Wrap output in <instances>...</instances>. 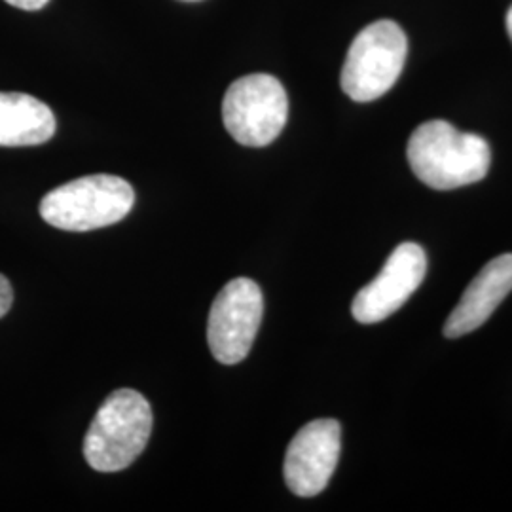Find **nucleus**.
I'll use <instances>...</instances> for the list:
<instances>
[{
    "instance_id": "1",
    "label": "nucleus",
    "mask_w": 512,
    "mask_h": 512,
    "mask_svg": "<svg viewBox=\"0 0 512 512\" xmlns=\"http://www.w3.org/2000/svg\"><path fill=\"white\" fill-rule=\"evenodd\" d=\"M406 156L421 183L435 190L478 183L492 164V150L484 137L459 131L444 120L421 124L408 141Z\"/></svg>"
},
{
    "instance_id": "2",
    "label": "nucleus",
    "mask_w": 512,
    "mask_h": 512,
    "mask_svg": "<svg viewBox=\"0 0 512 512\" xmlns=\"http://www.w3.org/2000/svg\"><path fill=\"white\" fill-rule=\"evenodd\" d=\"M152 408L133 389H118L97 410L84 439V458L99 473H118L143 454L152 433Z\"/></svg>"
},
{
    "instance_id": "3",
    "label": "nucleus",
    "mask_w": 512,
    "mask_h": 512,
    "mask_svg": "<svg viewBox=\"0 0 512 512\" xmlns=\"http://www.w3.org/2000/svg\"><path fill=\"white\" fill-rule=\"evenodd\" d=\"M135 205L133 186L116 175H88L61 184L40 202V217L67 232H90L126 219Z\"/></svg>"
},
{
    "instance_id": "4",
    "label": "nucleus",
    "mask_w": 512,
    "mask_h": 512,
    "mask_svg": "<svg viewBox=\"0 0 512 512\" xmlns=\"http://www.w3.org/2000/svg\"><path fill=\"white\" fill-rule=\"evenodd\" d=\"M408 40L399 23L380 19L365 27L349 46L340 76L342 90L357 103H370L389 92L403 73Z\"/></svg>"
},
{
    "instance_id": "5",
    "label": "nucleus",
    "mask_w": 512,
    "mask_h": 512,
    "mask_svg": "<svg viewBox=\"0 0 512 512\" xmlns=\"http://www.w3.org/2000/svg\"><path fill=\"white\" fill-rule=\"evenodd\" d=\"M222 118L228 133L243 147L274 143L289 118V97L272 74H247L224 95Z\"/></svg>"
},
{
    "instance_id": "6",
    "label": "nucleus",
    "mask_w": 512,
    "mask_h": 512,
    "mask_svg": "<svg viewBox=\"0 0 512 512\" xmlns=\"http://www.w3.org/2000/svg\"><path fill=\"white\" fill-rule=\"evenodd\" d=\"M264 315L262 291L253 279H232L215 298L209 323L207 344L222 365H238L255 344Z\"/></svg>"
},
{
    "instance_id": "7",
    "label": "nucleus",
    "mask_w": 512,
    "mask_h": 512,
    "mask_svg": "<svg viewBox=\"0 0 512 512\" xmlns=\"http://www.w3.org/2000/svg\"><path fill=\"white\" fill-rule=\"evenodd\" d=\"M427 272V256L418 243H401L376 275L353 298L351 313L363 325L380 323L401 310L418 291Z\"/></svg>"
},
{
    "instance_id": "8",
    "label": "nucleus",
    "mask_w": 512,
    "mask_h": 512,
    "mask_svg": "<svg viewBox=\"0 0 512 512\" xmlns=\"http://www.w3.org/2000/svg\"><path fill=\"white\" fill-rule=\"evenodd\" d=\"M342 450V427L336 420H315L304 425L291 440L283 475L298 497L319 495L336 471Z\"/></svg>"
},
{
    "instance_id": "9",
    "label": "nucleus",
    "mask_w": 512,
    "mask_h": 512,
    "mask_svg": "<svg viewBox=\"0 0 512 512\" xmlns=\"http://www.w3.org/2000/svg\"><path fill=\"white\" fill-rule=\"evenodd\" d=\"M509 293H512L511 253L497 256L480 270L465 289L456 310L446 319L444 336L459 338L480 329Z\"/></svg>"
},
{
    "instance_id": "10",
    "label": "nucleus",
    "mask_w": 512,
    "mask_h": 512,
    "mask_svg": "<svg viewBox=\"0 0 512 512\" xmlns=\"http://www.w3.org/2000/svg\"><path fill=\"white\" fill-rule=\"evenodd\" d=\"M52 109L27 93L0 92V147H37L55 135Z\"/></svg>"
},
{
    "instance_id": "11",
    "label": "nucleus",
    "mask_w": 512,
    "mask_h": 512,
    "mask_svg": "<svg viewBox=\"0 0 512 512\" xmlns=\"http://www.w3.org/2000/svg\"><path fill=\"white\" fill-rule=\"evenodd\" d=\"M12 304H14V289L8 277L0 274V319L10 311Z\"/></svg>"
},
{
    "instance_id": "12",
    "label": "nucleus",
    "mask_w": 512,
    "mask_h": 512,
    "mask_svg": "<svg viewBox=\"0 0 512 512\" xmlns=\"http://www.w3.org/2000/svg\"><path fill=\"white\" fill-rule=\"evenodd\" d=\"M10 6H16L19 10H25V12H37L42 10L50 0H6Z\"/></svg>"
},
{
    "instance_id": "13",
    "label": "nucleus",
    "mask_w": 512,
    "mask_h": 512,
    "mask_svg": "<svg viewBox=\"0 0 512 512\" xmlns=\"http://www.w3.org/2000/svg\"><path fill=\"white\" fill-rule=\"evenodd\" d=\"M507 31H509V37L512 40V6L509 8V14H507Z\"/></svg>"
},
{
    "instance_id": "14",
    "label": "nucleus",
    "mask_w": 512,
    "mask_h": 512,
    "mask_svg": "<svg viewBox=\"0 0 512 512\" xmlns=\"http://www.w3.org/2000/svg\"><path fill=\"white\" fill-rule=\"evenodd\" d=\"M183 2H200V0H183Z\"/></svg>"
}]
</instances>
